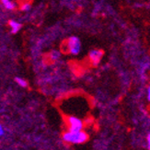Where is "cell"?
I'll use <instances>...</instances> for the list:
<instances>
[{
    "label": "cell",
    "mask_w": 150,
    "mask_h": 150,
    "mask_svg": "<svg viewBox=\"0 0 150 150\" xmlns=\"http://www.w3.org/2000/svg\"><path fill=\"white\" fill-rule=\"evenodd\" d=\"M51 58H52V60H54V61L58 60L60 58V53L57 51H53L51 53Z\"/></svg>",
    "instance_id": "cell-8"
},
{
    "label": "cell",
    "mask_w": 150,
    "mask_h": 150,
    "mask_svg": "<svg viewBox=\"0 0 150 150\" xmlns=\"http://www.w3.org/2000/svg\"><path fill=\"white\" fill-rule=\"evenodd\" d=\"M30 8V4H24V5H22L21 6V10H24V11H27V10H29Z\"/></svg>",
    "instance_id": "cell-9"
},
{
    "label": "cell",
    "mask_w": 150,
    "mask_h": 150,
    "mask_svg": "<svg viewBox=\"0 0 150 150\" xmlns=\"http://www.w3.org/2000/svg\"><path fill=\"white\" fill-rule=\"evenodd\" d=\"M5 134V129L3 127V125L0 123V136H3Z\"/></svg>",
    "instance_id": "cell-10"
},
{
    "label": "cell",
    "mask_w": 150,
    "mask_h": 150,
    "mask_svg": "<svg viewBox=\"0 0 150 150\" xmlns=\"http://www.w3.org/2000/svg\"><path fill=\"white\" fill-rule=\"evenodd\" d=\"M15 81L17 82V84L18 85V86H21L22 88H26V87L28 86V82L26 81L24 78H22V77H16Z\"/></svg>",
    "instance_id": "cell-7"
},
{
    "label": "cell",
    "mask_w": 150,
    "mask_h": 150,
    "mask_svg": "<svg viewBox=\"0 0 150 150\" xmlns=\"http://www.w3.org/2000/svg\"><path fill=\"white\" fill-rule=\"evenodd\" d=\"M9 26L12 30V33H17V32L21 30V24L18 22V21H9Z\"/></svg>",
    "instance_id": "cell-5"
},
{
    "label": "cell",
    "mask_w": 150,
    "mask_h": 150,
    "mask_svg": "<svg viewBox=\"0 0 150 150\" xmlns=\"http://www.w3.org/2000/svg\"><path fill=\"white\" fill-rule=\"evenodd\" d=\"M63 139L64 142L69 143V144H83L87 142L88 139V135L87 133H85L83 130L78 132H67L63 135Z\"/></svg>",
    "instance_id": "cell-1"
},
{
    "label": "cell",
    "mask_w": 150,
    "mask_h": 150,
    "mask_svg": "<svg viewBox=\"0 0 150 150\" xmlns=\"http://www.w3.org/2000/svg\"><path fill=\"white\" fill-rule=\"evenodd\" d=\"M102 56H103V52L100 50H92L89 52V54H88L89 60L94 66H97V64L100 62Z\"/></svg>",
    "instance_id": "cell-4"
},
{
    "label": "cell",
    "mask_w": 150,
    "mask_h": 150,
    "mask_svg": "<svg viewBox=\"0 0 150 150\" xmlns=\"http://www.w3.org/2000/svg\"><path fill=\"white\" fill-rule=\"evenodd\" d=\"M147 99H148V100L150 101V87H149L148 89H147Z\"/></svg>",
    "instance_id": "cell-12"
},
{
    "label": "cell",
    "mask_w": 150,
    "mask_h": 150,
    "mask_svg": "<svg viewBox=\"0 0 150 150\" xmlns=\"http://www.w3.org/2000/svg\"><path fill=\"white\" fill-rule=\"evenodd\" d=\"M67 126H68V131L70 132H78L82 131L83 129V122L75 116H69L67 117Z\"/></svg>",
    "instance_id": "cell-2"
},
{
    "label": "cell",
    "mask_w": 150,
    "mask_h": 150,
    "mask_svg": "<svg viewBox=\"0 0 150 150\" xmlns=\"http://www.w3.org/2000/svg\"><path fill=\"white\" fill-rule=\"evenodd\" d=\"M147 146H148V149L150 150V133L148 134V136H147Z\"/></svg>",
    "instance_id": "cell-11"
},
{
    "label": "cell",
    "mask_w": 150,
    "mask_h": 150,
    "mask_svg": "<svg viewBox=\"0 0 150 150\" xmlns=\"http://www.w3.org/2000/svg\"><path fill=\"white\" fill-rule=\"evenodd\" d=\"M1 2L4 5L5 8H8V9L12 10V9H14V8H15V5L11 2V0H1Z\"/></svg>",
    "instance_id": "cell-6"
},
{
    "label": "cell",
    "mask_w": 150,
    "mask_h": 150,
    "mask_svg": "<svg viewBox=\"0 0 150 150\" xmlns=\"http://www.w3.org/2000/svg\"><path fill=\"white\" fill-rule=\"evenodd\" d=\"M67 49L70 54L76 55L81 49V43L79 39L75 36L70 37L67 40Z\"/></svg>",
    "instance_id": "cell-3"
}]
</instances>
